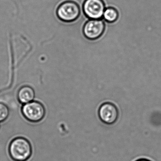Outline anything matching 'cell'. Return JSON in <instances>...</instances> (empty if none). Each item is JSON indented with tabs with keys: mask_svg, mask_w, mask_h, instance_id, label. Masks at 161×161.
<instances>
[{
	"mask_svg": "<svg viewBox=\"0 0 161 161\" xmlns=\"http://www.w3.org/2000/svg\"><path fill=\"white\" fill-rule=\"evenodd\" d=\"M136 161H151L150 160H147V159H139V160H137Z\"/></svg>",
	"mask_w": 161,
	"mask_h": 161,
	"instance_id": "10",
	"label": "cell"
},
{
	"mask_svg": "<svg viewBox=\"0 0 161 161\" xmlns=\"http://www.w3.org/2000/svg\"><path fill=\"white\" fill-rule=\"evenodd\" d=\"M105 4L103 0H85L83 11L86 17L90 19H100L103 17Z\"/></svg>",
	"mask_w": 161,
	"mask_h": 161,
	"instance_id": "4",
	"label": "cell"
},
{
	"mask_svg": "<svg viewBox=\"0 0 161 161\" xmlns=\"http://www.w3.org/2000/svg\"><path fill=\"white\" fill-rule=\"evenodd\" d=\"M10 112L7 105L0 103V122L5 121L9 115Z\"/></svg>",
	"mask_w": 161,
	"mask_h": 161,
	"instance_id": "9",
	"label": "cell"
},
{
	"mask_svg": "<svg viewBox=\"0 0 161 161\" xmlns=\"http://www.w3.org/2000/svg\"><path fill=\"white\" fill-rule=\"evenodd\" d=\"M103 17L106 22L110 23H114L118 19V12L114 7H108L105 9Z\"/></svg>",
	"mask_w": 161,
	"mask_h": 161,
	"instance_id": "8",
	"label": "cell"
},
{
	"mask_svg": "<svg viewBox=\"0 0 161 161\" xmlns=\"http://www.w3.org/2000/svg\"><path fill=\"white\" fill-rule=\"evenodd\" d=\"M9 153L14 161H27L31 156L32 148L28 139L24 137H16L10 143Z\"/></svg>",
	"mask_w": 161,
	"mask_h": 161,
	"instance_id": "1",
	"label": "cell"
},
{
	"mask_svg": "<svg viewBox=\"0 0 161 161\" xmlns=\"http://www.w3.org/2000/svg\"><path fill=\"white\" fill-rule=\"evenodd\" d=\"M80 14L79 4L73 1H66L59 5L56 15L60 20L66 23L76 21Z\"/></svg>",
	"mask_w": 161,
	"mask_h": 161,
	"instance_id": "2",
	"label": "cell"
},
{
	"mask_svg": "<svg viewBox=\"0 0 161 161\" xmlns=\"http://www.w3.org/2000/svg\"><path fill=\"white\" fill-rule=\"evenodd\" d=\"M21 111L24 117L33 123L41 121L46 114L44 105L37 101H32L23 104Z\"/></svg>",
	"mask_w": 161,
	"mask_h": 161,
	"instance_id": "3",
	"label": "cell"
},
{
	"mask_svg": "<svg viewBox=\"0 0 161 161\" xmlns=\"http://www.w3.org/2000/svg\"><path fill=\"white\" fill-rule=\"evenodd\" d=\"M17 97L19 101L21 104H25L33 101L35 97V93L31 86H24L19 90Z\"/></svg>",
	"mask_w": 161,
	"mask_h": 161,
	"instance_id": "7",
	"label": "cell"
},
{
	"mask_svg": "<svg viewBox=\"0 0 161 161\" xmlns=\"http://www.w3.org/2000/svg\"><path fill=\"white\" fill-rule=\"evenodd\" d=\"M105 29V24L102 20L91 19L85 24L83 33L87 39L97 40L103 35Z\"/></svg>",
	"mask_w": 161,
	"mask_h": 161,
	"instance_id": "5",
	"label": "cell"
},
{
	"mask_svg": "<svg viewBox=\"0 0 161 161\" xmlns=\"http://www.w3.org/2000/svg\"><path fill=\"white\" fill-rule=\"evenodd\" d=\"M98 116L103 123L111 125L114 123L118 119V110L114 103H104L99 107Z\"/></svg>",
	"mask_w": 161,
	"mask_h": 161,
	"instance_id": "6",
	"label": "cell"
}]
</instances>
